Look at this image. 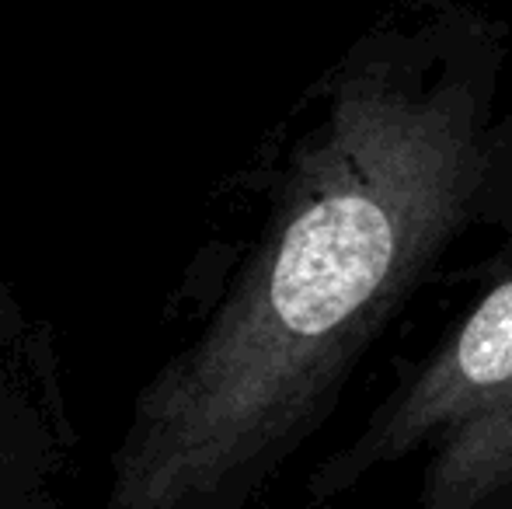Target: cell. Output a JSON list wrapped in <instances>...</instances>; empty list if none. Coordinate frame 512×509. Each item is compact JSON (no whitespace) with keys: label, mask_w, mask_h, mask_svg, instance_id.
<instances>
[{"label":"cell","mask_w":512,"mask_h":509,"mask_svg":"<svg viewBox=\"0 0 512 509\" xmlns=\"http://www.w3.org/2000/svg\"><path fill=\"white\" fill-rule=\"evenodd\" d=\"M450 25L384 39L342 77L262 255L140 398L112 509H189L269 457L457 231L485 143Z\"/></svg>","instance_id":"cell-1"},{"label":"cell","mask_w":512,"mask_h":509,"mask_svg":"<svg viewBox=\"0 0 512 509\" xmlns=\"http://www.w3.org/2000/svg\"><path fill=\"white\" fill-rule=\"evenodd\" d=\"M512 377V279L499 283L464 321L450 346L429 363L411 391L366 433L359 464L391 461L425 436L464 426Z\"/></svg>","instance_id":"cell-2"},{"label":"cell","mask_w":512,"mask_h":509,"mask_svg":"<svg viewBox=\"0 0 512 509\" xmlns=\"http://www.w3.org/2000/svg\"><path fill=\"white\" fill-rule=\"evenodd\" d=\"M512 482V377L457 426L429 471L422 509H478Z\"/></svg>","instance_id":"cell-3"},{"label":"cell","mask_w":512,"mask_h":509,"mask_svg":"<svg viewBox=\"0 0 512 509\" xmlns=\"http://www.w3.org/2000/svg\"><path fill=\"white\" fill-rule=\"evenodd\" d=\"M0 325H4V304H0Z\"/></svg>","instance_id":"cell-4"}]
</instances>
